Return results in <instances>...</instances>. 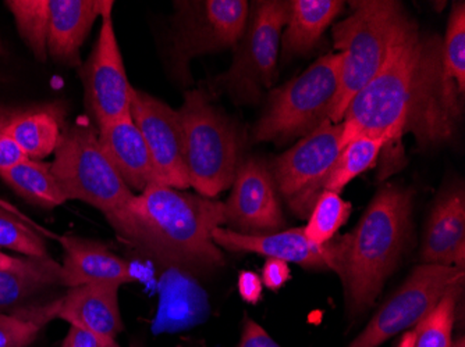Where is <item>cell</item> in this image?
Returning <instances> with one entry per match:
<instances>
[{
    "mask_svg": "<svg viewBox=\"0 0 465 347\" xmlns=\"http://www.w3.org/2000/svg\"><path fill=\"white\" fill-rule=\"evenodd\" d=\"M41 330L33 321L0 313V347H30Z\"/></svg>",
    "mask_w": 465,
    "mask_h": 347,
    "instance_id": "1f68e13d",
    "label": "cell"
},
{
    "mask_svg": "<svg viewBox=\"0 0 465 347\" xmlns=\"http://www.w3.org/2000/svg\"><path fill=\"white\" fill-rule=\"evenodd\" d=\"M213 239L230 252L257 253L268 258L294 263L307 270L334 271L341 275L349 236L336 237L325 245H313L304 228L286 229L269 235H244L223 227L213 229Z\"/></svg>",
    "mask_w": 465,
    "mask_h": 347,
    "instance_id": "9a60e30c",
    "label": "cell"
},
{
    "mask_svg": "<svg viewBox=\"0 0 465 347\" xmlns=\"http://www.w3.org/2000/svg\"><path fill=\"white\" fill-rule=\"evenodd\" d=\"M341 0H292L290 2L286 33L283 34L284 57L308 53L320 42L326 28L341 14Z\"/></svg>",
    "mask_w": 465,
    "mask_h": 347,
    "instance_id": "603a6c76",
    "label": "cell"
},
{
    "mask_svg": "<svg viewBox=\"0 0 465 347\" xmlns=\"http://www.w3.org/2000/svg\"><path fill=\"white\" fill-rule=\"evenodd\" d=\"M30 263V257H13V255H6V253L0 250V273L4 271H17L23 270L27 267Z\"/></svg>",
    "mask_w": 465,
    "mask_h": 347,
    "instance_id": "74e56055",
    "label": "cell"
},
{
    "mask_svg": "<svg viewBox=\"0 0 465 347\" xmlns=\"http://www.w3.org/2000/svg\"><path fill=\"white\" fill-rule=\"evenodd\" d=\"M290 278H292V273L286 262H282L278 258L266 260L262 267V276H261L266 288L273 292L279 291L286 285Z\"/></svg>",
    "mask_w": 465,
    "mask_h": 347,
    "instance_id": "d6a6232c",
    "label": "cell"
},
{
    "mask_svg": "<svg viewBox=\"0 0 465 347\" xmlns=\"http://www.w3.org/2000/svg\"><path fill=\"white\" fill-rule=\"evenodd\" d=\"M351 205L339 193L323 190L316 199L310 221L304 228L305 236L313 245H325L334 239L337 231L347 223Z\"/></svg>",
    "mask_w": 465,
    "mask_h": 347,
    "instance_id": "f1b7e54d",
    "label": "cell"
},
{
    "mask_svg": "<svg viewBox=\"0 0 465 347\" xmlns=\"http://www.w3.org/2000/svg\"><path fill=\"white\" fill-rule=\"evenodd\" d=\"M422 265H449L464 270L465 195L449 190L436 202L420 245Z\"/></svg>",
    "mask_w": 465,
    "mask_h": 347,
    "instance_id": "d6986e66",
    "label": "cell"
},
{
    "mask_svg": "<svg viewBox=\"0 0 465 347\" xmlns=\"http://www.w3.org/2000/svg\"><path fill=\"white\" fill-rule=\"evenodd\" d=\"M0 247L28 257L48 255L46 244L35 228H30L21 217L0 207Z\"/></svg>",
    "mask_w": 465,
    "mask_h": 347,
    "instance_id": "4dcf8cb0",
    "label": "cell"
},
{
    "mask_svg": "<svg viewBox=\"0 0 465 347\" xmlns=\"http://www.w3.org/2000/svg\"><path fill=\"white\" fill-rule=\"evenodd\" d=\"M443 41V63L449 77L457 83L460 93H465V5H453L448 31Z\"/></svg>",
    "mask_w": 465,
    "mask_h": 347,
    "instance_id": "f546056e",
    "label": "cell"
},
{
    "mask_svg": "<svg viewBox=\"0 0 465 347\" xmlns=\"http://www.w3.org/2000/svg\"><path fill=\"white\" fill-rule=\"evenodd\" d=\"M108 347H120V346H119V343H117V342H114V344H111V346H108Z\"/></svg>",
    "mask_w": 465,
    "mask_h": 347,
    "instance_id": "b9f144b4",
    "label": "cell"
},
{
    "mask_svg": "<svg viewBox=\"0 0 465 347\" xmlns=\"http://www.w3.org/2000/svg\"><path fill=\"white\" fill-rule=\"evenodd\" d=\"M459 285H464L461 268L418 265L347 347H379L388 339L411 330L435 309L441 297Z\"/></svg>",
    "mask_w": 465,
    "mask_h": 347,
    "instance_id": "30bf717a",
    "label": "cell"
},
{
    "mask_svg": "<svg viewBox=\"0 0 465 347\" xmlns=\"http://www.w3.org/2000/svg\"><path fill=\"white\" fill-rule=\"evenodd\" d=\"M42 234L56 239L64 250L62 275L63 285L67 288L88 284L122 286L135 281L129 263L114 255L104 244L73 235H54L48 231H42Z\"/></svg>",
    "mask_w": 465,
    "mask_h": 347,
    "instance_id": "e0dca14e",
    "label": "cell"
},
{
    "mask_svg": "<svg viewBox=\"0 0 465 347\" xmlns=\"http://www.w3.org/2000/svg\"><path fill=\"white\" fill-rule=\"evenodd\" d=\"M224 218L229 229L244 235L276 234L286 226L271 171L260 159L240 161Z\"/></svg>",
    "mask_w": 465,
    "mask_h": 347,
    "instance_id": "2e32d148",
    "label": "cell"
},
{
    "mask_svg": "<svg viewBox=\"0 0 465 347\" xmlns=\"http://www.w3.org/2000/svg\"><path fill=\"white\" fill-rule=\"evenodd\" d=\"M17 111L18 109H13V107L0 106V130L6 128Z\"/></svg>",
    "mask_w": 465,
    "mask_h": 347,
    "instance_id": "f35d334b",
    "label": "cell"
},
{
    "mask_svg": "<svg viewBox=\"0 0 465 347\" xmlns=\"http://www.w3.org/2000/svg\"><path fill=\"white\" fill-rule=\"evenodd\" d=\"M460 98L464 96L445 69L443 41L422 33L409 15L382 67L350 101L341 149L360 137L389 145L406 134L422 148L440 145L456 132Z\"/></svg>",
    "mask_w": 465,
    "mask_h": 347,
    "instance_id": "6da1fadb",
    "label": "cell"
},
{
    "mask_svg": "<svg viewBox=\"0 0 465 347\" xmlns=\"http://www.w3.org/2000/svg\"><path fill=\"white\" fill-rule=\"evenodd\" d=\"M108 221L123 241L167 267L192 274L224 265L213 239V229L226 224L224 203L153 184Z\"/></svg>",
    "mask_w": 465,
    "mask_h": 347,
    "instance_id": "7a4b0ae2",
    "label": "cell"
},
{
    "mask_svg": "<svg viewBox=\"0 0 465 347\" xmlns=\"http://www.w3.org/2000/svg\"><path fill=\"white\" fill-rule=\"evenodd\" d=\"M28 160L23 149L7 134L6 130H0V172L13 169L17 164Z\"/></svg>",
    "mask_w": 465,
    "mask_h": 347,
    "instance_id": "836d02e7",
    "label": "cell"
},
{
    "mask_svg": "<svg viewBox=\"0 0 465 347\" xmlns=\"http://www.w3.org/2000/svg\"><path fill=\"white\" fill-rule=\"evenodd\" d=\"M88 109L99 127L130 116L133 86L130 85L122 52L114 33L112 12L102 15L95 48L80 72Z\"/></svg>",
    "mask_w": 465,
    "mask_h": 347,
    "instance_id": "4fadbf2b",
    "label": "cell"
},
{
    "mask_svg": "<svg viewBox=\"0 0 465 347\" xmlns=\"http://www.w3.org/2000/svg\"><path fill=\"white\" fill-rule=\"evenodd\" d=\"M23 41L39 62L48 57L49 0H9L6 2Z\"/></svg>",
    "mask_w": 465,
    "mask_h": 347,
    "instance_id": "4316f807",
    "label": "cell"
},
{
    "mask_svg": "<svg viewBox=\"0 0 465 347\" xmlns=\"http://www.w3.org/2000/svg\"><path fill=\"white\" fill-rule=\"evenodd\" d=\"M54 286H64L62 265L48 255L30 257L23 270L0 273V312L21 309L31 297Z\"/></svg>",
    "mask_w": 465,
    "mask_h": 347,
    "instance_id": "cb8c5ba5",
    "label": "cell"
},
{
    "mask_svg": "<svg viewBox=\"0 0 465 347\" xmlns=\"http://www.w3.org/2000/svg\"><path fill=\"white\" fill-rule=\"evenodd\" d=\"M51 169L67 200L87 203L106 218L123 213L135 197L102 150L98 132L88 124L64 128Z\"/></svg>",
    "mask_w": 465,
    "mask_h": 347,
    "instance_id": "52a82bcc",
    "label": "cell"
},
{
    "mask_svg": "<svg viewBox=\"0 0 465 347\" xmlns=\"http://www.w3.org/2000/svg\"><path fill=\"white\" fill-rule=\"evenodd\" d=\"M171 67L179 82L192 83L190 62L201 54L234 48L245 24L250 4L245 0L176 2Z\"/></svg>",
    "mask_w": 465,
    "mask_h": 347,
    "instance_id": "9c48e42d",
    "label": "cell"
},
{
    "mask_svg": "<svg viewBox=\"0 0 465 347\" xmlns=\"http://www.w3.org/2000/svg\"><path fill=\"white\" fill-rule=\"evenodd\" d=\"M119 285L88 284L69 288L67 294L45 306L21 307L12 314L45 327L54 318L66 321L70 327L93 333L102 347L114 344L123 331L119 307Z\"/></svg>",
    "mask_w": 465,
    "mask_h": 347,
    "instance_id": "7c38bea8",
    "label": "cell"
},
{
    "mask_svg": "<svg viewBox=\"0 0 465 347\" xmlns=\"http://www.w3.org/2000/svg\"><path fill=\"white\" fill-rule=\"evenodd\" d=\"M237 286H239L240 296L248 304H258L262 299V279L257 273L248 270L242 271Z\"/></svg>",
    "mask_w": 465,
    "mask_h": 347,
    "instance_id": "d590c367",
    "label": "cell"
},
{
    "mask_svg": "<svg viewBox=\"0 0 465 347\" xmlns=\"http://www.w3.org/2000/svg\"><path fill=\"white\" fill-rule=\"evenodd\" d=\"M290 2L258 0L250 5L247 24L234 46V59L224 74L213 80L239 103H255L273 85L279 43L289 18Z\"/></svg>",
    "mask_w": 465,
    "mask_h": 347,
    "instance_id": "ba28073f",
    "label": "cell"
},
{
    "mask_svg": "<svg viewBox=\"0 0 465 347\" xmlns=\"http://www.w3.org/2000/svg\"><path fill=\"white\" fill-rule=\"evenodd\" d=\"M190 185L200 197H218L232 185L242 161V138L203 90L185 92L179 111Z\"/></svg>",
    "mask_w": 465,
    "mask_h": 347,
    "instance_id": "5b68a950",
    "label": "cell"
},
{
    "mask_svg": "<svg viewBox=\"0 0 465 347\" xmlns=\"http://www.w3.org/2000/svg\"><path fill=\"white\" fill-rule=\"evenodd\" d=\"M386 145L388 142L385 140L368 137H360L347 143L341 149L333 169H331V174L323 185V190L341 193L352 179L361 176L362 172L375 164L379 153Z\"/></svg>",
    "mask_w": 465,
    "mask_h": 347,
    "instance_id": "484cf974",
    "label": "cell"
},
{
    "mask_svg": "<svg viewBox=\"0 0 465 347\" xmlns=\"http://www.w3.org/2000/svg\"><path fill=\"white\" fill-rule=\"evenodd\" d=\"M462 286L464 285L451 288L441 297L435 309L415 325L412 330L414 347H451L457 303Z\"/></svg>",
    "mask_w": 465,
    "mask_h": 347,
    "instance_id": "83f0119b",
    "label": "cell"
},
{
    "mask_svg": "<svg viewBox=\"0 0 465 347\" xmlns=\"http://www.w3.org/2000/svg\"><path fill=\"white\" fill-rule=\"evenodd\" d=\"M352 13L333 27V45L343 54L341 85L331 120L341 124L350 101L375 77L406 18L403 5L391 0L352 2Z\"/></svg>",
    "mask_w": 465,
    "mask_h": 347,
    "instance_id": "277c9868",
    "label": "cell"
},
{
    "mask_svg": "<svg viewBox=\"0 0 465 347\" xmlns=\"http://www.w3.org/2000/svg\"><path fill=\"white\" fill-rule=\"evenodd\" d=\"M130 114L148 146L159 182L174 189L192 187L179 111L133 88Z\"/></svg>",
    "mask_w": 465,
    "mask_h": 347,
    "instance_id": "5bb4252c",
    "label": "cell"
},
{
    "mask_svg": "<svg viewBox=\"0 0 465 347\" xmlns=\"http://www.w3.org/2000/svg\"><path fill=\"white\" fill-rule=\"evenodd\" d=\"M343 127L325 120L272 164L274 187L299 217L310 216L341 155Z\"/></svg>",
    "mask_w": 465,
    "mask_h": 347,
    "instance_id": "8fae6325",
    "label": "cell"
},
{
    "mask_svg": "<svg viewBox=\"0 0 465 347\" xmlns=\"http://www.w3.org/2000/svg\"><path fill=\"white\" fill-rule=\"evenodd\" d=\"M341 64L343 54H326L299 77L273 91L253 127L252 142L283 143L312 134L331 116L341 85Z\"/></svg>",
    "mask_w": 465,
    "mask_h": 347,
    "instance_id": "8992f818",
    "label": "cell"
},
{
    "mask_svg": "<svg viewBox=\"0 0 465 347\" xmlns=\"http://www.w3.org/2000/svg\"><path fill=\"white\" fill-rule=\"evenodd\" d=\"M209 315L205 291L192 274L167 267L159 281V307L153 333H177L203 323Z\"/></svg>",
    "mask_w": 465,
    "mask_h": 347,
    "instance_id": "44dd1931",
    "label": "cell"
},
{
    "mask_svg": "<svg viewBox=\"0 0 465 347\" xmlns=\"http://www.w3.org/2000/svg\"><path fill=\"white\" fill-rule=\"evenodd\" d=\"M412 195L403 188H382L357 228L347 235L341 279L350 315L372 306L396 270L411 235Z\"/></svg>",
    "mask_w": 465,
    "mask_h": 347,
    "instance_id": "3957f363",
    "label": "cell"
},
{
    "mask_svg": "<svg viewBox=\"0 0 465 347\" xmlns=\"http://www.w3.org/2000/svg\"><path fill=\"white\" fill-rule=\"evenodd\" d=\"M98 138L104 155L130 189L143 192L151 185L161 184L148 146L132 114L101 125Z\"/></svg>",
    "mask_w": 465,
    "mask_h": 347,
    "instance_id": "ffe728a7",
    "label": "cell"
},
{
    "mask_svg": "<svg viewBox=\"0 0 465 347\" xmlns=\"http://www.w3.org/2000/svg\"><path fill=\"white\" fill-rule=\"evenodd\" d=\"M397 347H414V333H412V330L406 331V333L401 335V339H400Z\"/></svg>",
    "mask_w": 465,
    "mask_h": 347,
    "instance_id": "ab89813d",
    "label": "cell"
},
{
    "mask_svg": "<svg viewBox=\"0 0 465 347\" xmlns=\"http://www.w3.org/2000/svg\"><path fill=\"white\" fill-rule=\"evenodd\" d=\"M451 347H465V339L462 338V336H460L459 339L453 341V343H451Z\"/></svg>",
    "mask_w": 465,
    "mask_h": 347,
    "instance_id": "60d3db41",
    "label": "cell"
},
{
    "mask_svg": "<svg viewBox=\"0 0 465 347\" xmlns=\"http://www.w3.org/2000/svg\"><path fill=\"white\" fill-rule=\"evenodd\" d=\"M108 0H49L48 53L64 66H80V51L96 17L112 12Z\"/></svg>",
    "mask_w": 465,
    "mask_h": 347,
    "instance_id": "ac0fdd59",
    "label": "cell"
},
{
    "mask_svg": "<svg viewBox=\"0 0 465 347\" xmlns=\"http://www.w3.org/2000/svg\"><path fill=\"white\" fill-rule=\"evenodd\" d=\"M239 347H282L261 327L260 323L245 317Z\"/></svg>",
    "mask_w": 465,
    "mask_h": 347,
    "instance_id": "e575fe53",
    "label": "cell"
},
{
    "mask_svg": "<svg viewBox=\"0 0 465 347\" xmlns=\"http://www.w3.org/2000/svg\"><path fill=\"white\" fill-rule=\"evenodd\" d=\"M64 128V111L62 106L45 104L31 109H18L5 130L23 149L28 159L41 160L56 150Z\"/></svg>",
    "mask_w": 465,
    "mask_h": 347,
    "instance_id": "7402d4cb",
    "label": "cell"
},
{
    "mask_svg": "<svg viewBox=\"0 0 465 347\" xmlns=\"http://www.w3.org/2000/svg\"><path fill=\"white\" fill-rule=\"evenodd\" d=\"M63 347H102L99 343L98 339L88 333V331L81 330L77 327H70L69 333H67L66 339Z\"/></svg>",
    "mask_w": 465,
    "mask_h": 347,
    "instance_id": "8d00e7d4",
    "label": "cell"
},
{
    "mask_svg": "<svg viewBox=\"0 0 465 347\" xmlns=\"http://www.w3.org/2000/svg\"><path fill=\"white\" fill-rule=\"evenodd\" d=\"M7 187L31 205L42 208H56L67 202L62 188L52 174L51 164L39 160L23 161L13 169L0 172Z\"/></svg>",
    "mask_w": 465,
    "mask_h": 347,
    "instance_id": "d4e9b609",
    "label": "cell"
}]
</instances>
